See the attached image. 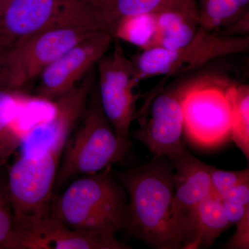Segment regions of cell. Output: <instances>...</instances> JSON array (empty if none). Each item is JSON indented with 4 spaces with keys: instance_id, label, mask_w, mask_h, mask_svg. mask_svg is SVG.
<instances>
[{
    "instance_id": "obj_1",
    "label": "cell",
    "mask_w": 249,
    "mask_h": 249,
    "mask_svg": "<svg viewBox=\"0 0 249 249\" xmlns=\"http://www.w3.org/2000/svg\"><path fill=\"white\" fill-rule=\"evenodd\" d=\"M97 80L96 67L53 103L50 119L28 129L7 170L14 216L48 211L67 141L83 117Z\"/></svg>"
},
{
    "instance_id": "obj_2",
    "label": "cell",
    "mask_w": 249,
    "mask_h": 249,
    "mask_svg": "<svg viewBox=\"0 0 249 249\" xmlns=\"http://www.w3.org/2000/svg\"><path fill=\"white\" fill-rule=\"evenodd\" d=\"M174 166L166 157L114 174L127 196L123 230L154 249H182L170 220Z\"/></svg>"
},
{
    "instance_id": "obj_3",
    "label": "cell",
    "mask_w": 249,
    "mask_h": 249,
    "mask_svg": "<svg viewBox=\"0 0 249 249\" xmlns=\"http://www.w3.org/2000/svg\"><path fill=\"white\" fill-rule=\"evenodd\" d=\"M53 194L49 211L67 227L89 234L115 236L124 229L127 196L111 169L72 180Z\"/></svg>"
},
{
    "instance_id": "obj_4",
    "label": "cell",
    "mask_w": 249,
    "mask_h": 249,
    "mask_svg": "<svg viewBox=\"0 0 249 249\" xmlns=\"http://www.w3.org/2000/svg\"><path fill=\"white\" fill-rule=\"evenodd\" d=\"M131 145L119 138L103 112L96 80L86 110L67 141L53 193L77 178L122 164Z\"/></svg>"
},
{
    "instance_id": "obj_5",
    "label": "cell",
    "mask_w": 249,
    "mask_h": 249,
    "mask_svg": "<svg viewBox=\"0 0 249 249\" xmlns=\"http://www.w3.org/2000/svg\"><path fill=\"white\" fill-rule=\"evenodd\" d=\"M59 29L99 31L87 0H10L0 16V50Z\"/></svg>"
},
{
    "instance_id": "obj_6",
    "label": "cell",
    "mask_w": 249,
    "mask_h": 249,
    "mask_svg": "<svg viewBox=\"0 0 249 249\" xmlns=\"http://www.w3.org/2000/svg\"><path fill=\"white\" fill-rule=\"evenodd\" d=\"M249 51V36H223L200 27L191 42L181 48L167 50L152 47L142 50L131 59L140 83L152 77L165 76L161 84L150 93L153 96L164 88L165 80L170 77L193 71L221 57L247 53Z\"/></svg>"
},
{
    "instance_id": "obj_7",
    "label": "cell",
    "mask_w": 249,
    "mask_h": 249,
    "mask_svg": "<svg viewBox=\"0 0 249 249\" xmlns=\"http://www.w3.org/2000/svg\"><path fill=\"white\" fill-rule=\"evenodd\" d=\"M229 83L216 78L188 80L183 91V134L195 145L213 147L231 137Z\"/></svg>"
},
{
    "instance_id": "obj_8",
    "label": "cell",
    "mask_w": 249,
    "mask_h": 249,
    "mask_svg": "<svg viewBox=\"0 0 249 249\" xmlns=\"http://www.w3.org/2000/svg\"><path fill=\"white\" fill-rule=\"evenodd\" d=\"M96 70L103 112L119 138L132 145L129 128L141 97L140 93L134 92L140 82L136 76L133 62L116 40L110 53L107 52L96 62Z\"/></svg>"
},
{
    "instance_id": "obj_9",
    "label": "cell",
    "mask_w": 249,
    "mask_h": 249,
    "mask_svg": "<svg viewBox=\"0 0 249 249\" xmlns=\"http://www.w3.org/2000/svg\"><path fill=\"white\" fill-rule=\"evenodd\" d=\"M96 31L59 29L46 31L5 52L0 88L18 92L40 77L60 55Z\"/></svg>"
},
{
    "instance_id": "obj_10",
    "label": "cell",
    "mask_w": 249,
    "mask_h": 249,
    "mask_svg": "<svg viewBox=\"0 0 249 249\" xmlns=\"http://www.w3.org/2000/svg\"><path fill=\"white\" fill-rule=\"evenodd\" d=\"M115 236L89 234L67 227L50 211L14 216L4 249H129Z\"/></svg>"
},
{
    "instance_id": "obj_11",
    "label": "cell",
    "mask_w": 249,
    "mask_h": 249,
    "mask_svg": "<svg viewBox=\"0 0 249 249\" xmlns=\"http://www.w3.org/2000/svg\"><path fill=\"white\" fill-rule=\"evenodd\" d=\"M187 82L163 88L156 93L139 122L140 127L129 134L144 144L154 158L172 160L184 147L182 98Z\"/></svg>"
},
{
    "instance_id": "obj_12",
    "label": "cell",
    "mask_w": 249,
    "mask_h": 249,
    "mask_svg": "<svg viewBox=\"0 0 249 249\" xmlns=\"http://www.w3.org/2000/svg\"><path fill=\"white\" fill-rule=\"evenodd\" d=\"M112 37L96 31L67 51L42 71L33 96L53 103L81 81L110 47Z\"/></svg>"
},
{
    "instance_id": "obj_13",
    "label": "cell",
    "mask_w": 249,
    "mask_h": 249,
    "mask_svg": "<svg viewBox=\"0 0 249 249\" xmlns=\"http://www.w3.org/2000/svg\"><path fill=\"white\" fill-rule=\"evenodd\" d=\"M170 160L174 166L170 220L182 249H185L189 242L192 221L196 208L210 196L211 166L192 155L186 145Z\"/></svg>"
},
{
    "instance_id": "obj_14",
    "label": "cell",
    "mask_w": 249,
    "mask_h": 249,
    "mask_svg": "<svg viewBox=\"0 0 249 249\" xmlns=\"http://www.w3.org/2000/svg\"><path fill=\"white\" fill-rule=\"evenodd\" d=\"M93 10L98 29L112 34L121 19L166 9L199 12L196 0H87Z\"/></svg>"
},
{
    "instance_id": "obj_15",
    "label": "cell",
    "mask_w": 249,
    "mask_h": 249,
    "mask_svg": "<svg viewBox=\"0 0 249 249\" xmlns=\"http://www.w3.org/2000/svg\"><path fill=\"white\" fill-rule=\"evenodd\" d=\"M156 47L176 50L189 44L200 27L199 12L166 9L155 13Z\"/></svg>"
},
{
    "instance_id": "obj_16",
    "label": "cell",
    "mask_w": 249,
    "mask_h": 249,
    "mask_svg": "<svg viewBox=\"0 0 249 249\" xmlns=\"http://www.w3.org/2000/svg\"><path fill=\"white\" fill-rule=\"evenodd\" d=\"M231 227L221 201L209 196L196 208L192 221L189 242L185 249L209 248Z\"/></svg>"
},
{
    "instance_id": "obj_17",
    "label": "cell",
    "mask_w": 249,
    "mask_h": 249,
    "mask_svg": "<svg viewBox=\"0 0 249 249\" xmlns=\"http://www.w3.org/2000/svg\"><path fill=\"white\" fill-rule=\"evenodd\" d=\"M19 103L18 92L0 88V168L18 151L29 129L18 124Z\"/></svg>"
},
{
    "instance_id": "obj_18",
    "label": "cell",
    "mask_w": 249,
    "mask_h": 249,
    "mask_svg": "<svg viewBox=\"0 0 249 249\" xmlns=\"http://www.w3.org/2000/svg\"><path fill=\"white\" fill-rule=\"evenodd\" d=\"M200 27L211 32L227 29L249 13V0H199Z\"/></svg>"
},
{
    "instance_id": "obj_19",
    "label": "cell",
    "mask_w": 249,
    "mask_h": 249,
    "mask_svg": "<svg viewBox=\"0 0 249 249\" xmlns=\"http://www.w3.org/2000/svg\"><path fill=\"white\" fill-rule=\"evenodd\" d=\"M227 95L231 104V138L249 158V85L229 83Z\"/></svg>"
},
{
    "instance_id": "obj_20",
    "label": "cell",
    "mask_w": 249,
    "mask_h": 249,
    "mask_svg": "<svg viewBox=\"0 0 249 249\" xmlns=\"http://www.w3.org/2000/svg\"><path fill=\"white\" fill-rule=\"evenodd\" d=\"M155 14H142L124 18L116 24L111 37L139 47L141 50L156 47Z\"/></svg>"
},
{
    "instance_id": "obj_21",
    "label": "cell",
    "mask_w": 249,
    "mask_h": 249,
    "mask_svg": "<svg viewBox=\"0 0 249 249\" xmlns=\"http://www.w3.org/2000/svg\"><path fill=\"white\" fill-rule=\"evenodd\" d=\"M249 181V168L240 171H227L211 166L210 169V196L221 201L234 187Z\"/></svg>"
},
{
    "instance_id": "obj_22",
    "label": "cell",
    "mask_w": 249,
    "mask_h": 249,
    "mask_svg": "<svg viewBox=\"0 0 249 249\" xmlns=\"http://www.w3.org/2000/svg\"><path fill=\"white\" fill-rule=\"evenodd\" d=\"M0 168V249H4L5 243L12 231L14 212L8 183L7 170Z\"/></svg>"
},
{
    "instance_id": "obj_23",
    "label": "cell",
    "mask_w": 249,
    "mask_h": 249,
    "mask_svg": "<svg viewBox=\"0 0 249 249\" xmlns=\"http://www.w3.org/2000/svg\"><path fill=\"white\" fill-rule=\"evenodd\" d=\"M221 203L228 220L231 226L237 224L249 214V204H243L235 198L225 196Z\"/></svg>"
},
{
    "instance_id": "obj_24",
    "label": "cell",
    "mask_w": 249,
    "mask_h": 249,
    "mask_svg": "<svg viewBox=\"0 0 249 249\" xmlns=\"http://www.w3.org/2000/svg\"><path fill=\"white\" fill-rule=\"evenodd\" d=\"M236 230L233 235L223 249H249V214L235 224Z\"/></svg>"
},
{
    "instance_id": "obj_25",
    "label": "cell",
    "mask_w": 249,
    "mask_h": 249,
    "mask_svg": "<svg viewBox=\"0 0 249 249\" xmlns=\"http://www.w3.org/2000/svg\"><path fill=\"white\" fill-rule=\"evenodd\" d=\"M10 0H0V16L3 14Z\"/></svg>"
},
{
    "instance_id": "obj_26",
    "label": "cell",
    "mask_w": 249,
    "mask_h": 249,
    "mask_svg": "<svg viewBox=\"0 0 249 249\" xmlns=\"http://www.w3.org/2000/svg\"><path fill=\"white\" fill-rule=\"evenodd\" d=\"M5 52H6L0 50V74L2 70L3 64H4Z\"/></svg>"
}]
</instances>
